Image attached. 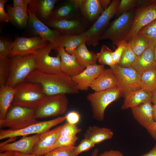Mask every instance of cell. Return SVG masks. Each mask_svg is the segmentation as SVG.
<instances>
[{
	"label": "cell",
	"instance_id": "1",
	"mask_svg": "<svg viewBox=\"0 0 156 156\" xmlns=\"http://www.w3.org/2000/svg\"><path fill=\"white\" fill-rule=\"evenodd\" d=\"M25 81L41 84L47 95L74 94L79 90L72 77L62 71L55 74H47L35 69Z\"/></svg>",
	"mask_w": 156,
	"mask_h": 156
},
{
	"label": "cell",
	"instance_id": "2",
	"mask_svg": "<svg viewBox=\"0 0 156 156\" xmlns=\"http://www.w3.org/2000/svg\"><path fill=\"white\" fill-rule=\"evenodd\" d=\"M15 93L12 105L35 108L46 96L42 86L39 83L24 81L14 88Z\"/></svg>",
	"mask_w": 156,
	"mask_h": 156
},
{
	"label": "cell",
	"instance_id": "3",
	"mask_svg": "<svg viewBox=\"0 0 156 156\" xmlns=\"http://www.w3.org/2000/svg\"><path fill=\"white\" fill-rule=\"evenodd\" d=\"M9 58L10 72L6 85L14 88L25 81L36 69L34 53L18 55Z\"/></svg>",
	"mask_w": 156,
	"mask_h": 156
},
{
	"label": "cell",
	"instance_id": "4",
	"mask_svg": "<svg viewBox=\"0 0 156 156\" xmlns=\"http://www.w3.org/2000/svg\"><path fill=\"white\" fill-rule=\"evenodd\" d=\"M38 122L35 115L34 108L11 105L4 119L0 120V127L19 130Z\"/></svg>",
	"mask_w": 156,
	"mask_h": 156
},
{
	"label": "cell",
	"instance_id": "5",
	"mask_svg": "<svg viewBox=\"0 0 156 156\" xmlns=\"http://www.w3.org/2000/svg\"><path fill=\"white\" fill-rule=\"evenodd\" d=\"M121 96V90L118 87L104 90L94 91L88 94L87 99L90 103L93 118L98 121H103L107 107Z\"/></svg>",
	"mask_w": 156,
	"mask_h": 156
},
{
	"label": "cell",
	"instance_id": "6",
	"mask_svg": "<svg viewBox=\"0 0 156 156\" xmlns=\"http://www.w3.org/2000/svg\"><path fill=\"white\" fill-rule=\"evenodd\" d=\"M135 10V9L131 10L118 16L106 28L100 40L109 39L117 46L124 41L132 27Z\"/></svg>",
	"mask_w": 156,
	"mask_h": 156
},
{
	"label": "cell",
	"instance_id": "7",
	"mask_svg": "<svg viewBox=\"0 0 156 156\" xmlns=\"http://www.w3.org/2000/svg\"><path fill=\"white\" fill-rule=\"evenodd\" d=\"M120 1L111 0L109 6L104 10L91 27L83 33L86 38L87 45L95 47L98 44L101 36L115 15L116 7Z\"/></svg>",
	"mask_w": 156,
	"mask_h": 156
},
{
	"label": "cell",
	"instance_id": "8",
	"mask_svg": "<svg viewBox=\"0 0 156 156\" xmlns=\"http://www.w3.org/2000/svg\"><path fill=\"white\" fill-rule=\"evenodd\" d=\"M68 101L65 94L47 95L34 108L36 119L55 116L64 114L67 111Z\"/></svg>",
	"mask_w": 156,
	"mask_h": 156
},
{
	"label": "cell",
	"instance_id": "9",
	"mask_svg": "<svg viewBox=\"0 0 156 156\" xmlns=\"http://www.w3.org/2000/svg\"><path fill=\"white\" fill-rule=\"evenodd\" d=\"M66 115L47 121H38L23 129L14 130L1 129L0 140L28 136L31 134H41L50 130L52 127L62 123L66 119Z\"/></svg>",
	"mask_w": 156,
	"mask_h": 156
},
{
	"label": "cell",
	"instance_id": "10",
	"mask_svg": "<svg viewBox=\"0 0 156 156\" xmlns=\"http://www.w3.org/2000/svg\"><path fill=\"white\" fill-rule=\"evenodd\" d=\"M54 44L49 42L44 47L36 51L34 55L36 69L47 74H55L61 71V60L59 56L53 57L50 55Z\"/></svg>",
	"mask_w": 156,
	"mask_h": 156
},
{
	"label": "cell",
	"instance_id": "11",
	"mask_svg": "<svg viewBox=\"0 0 156 156\" xmlns=\"http://www.w3.org/2000/svg\"><path fill=\"white\" fill-rule=\"evenodd\" d=\"M111 68L117 77L122 96L125 98L131 92L141 89L140 75L134 68L122 67L118 65Z\"/></svg>",
	"mask_w": 156,
	"mask_h": 156
},
{
	"label": "cell",
	"instance_id": "12",
	"mask_svg": "<svg viewBox=\"0 0 156 156\" xmlns=\"http://www.w3.org/2000/svg\"><path fill=\"white\" fill-rule=\"evenodd\" d=\"M156 19V0L154 2L135 9L131 29L124 40L128 42L144 27Z\"/></svg>",
	"mask_w": 156,
	"mask_h": 156
},
{
	"label": "cell",
	"instance_id": "13",
	"mask_svg": "<svg viewBox=\"0 0 156 156\" xmlns=\"http://www.w3.org/2000/svg\"><path fill=\"white\" fill-rule=\"evenodd\" d=\"M49 42L39 36L18 37L13 42L12 52L8 57L33 53L45 46Z\"/></svg>",
	"mask_w": 156,
	"mask_h": 156
},
{
	"label": "cell",
	"instance_id": "14",
	"mask_svg": "<svg viewBox=\"0 0 156 156\" xmlns=\"http://www.w3.org/2000/svg\"><path fill=\"white\" fill-rule=\"evenodd\" d=\"M27 12L29 22L34 32L42 39L52 43L55 46L61 34L60 32L50 28L43 23L29 8H27Z\"/></svg>",
	"mask_w": 156,
	"mask_h": 156
},
{
	"label": "cell",
	"instance_id": "15",
	"mask_svg": "<svg viewBox=\"0 0 156 156\" xmlns=\"http://www.w3.org/2000/svg\"><path fill=\"white\" fill-rule=\"evenodd\" d=\"M104 69L103 65L96 64L90 66L72 78L79 90H87Z\"/></svg>",
	"mask_w": 156,
	"mask_h": 156
},
{
	"label": "cell",
	"instance_id": "16",
	"mask_svg": "<svg viewBox=\"0 0 156 156\" xmlns=\"http://www.w3.org/2000/svg\"><path fill=\"white\" fill-rule=\"evenodd\" d=\"M40 134L23 136L18 140L11 143H1L0 152L12 151L24 154H32L34 148L38 140Z\"/></svg>",
	"mask_w": 156,
	"mask_h": 156
},
{
	"label": "cell",
	"instance_id": "17",
	"mask_svg": "<svg viewBox=\"0 0 156 156\" xmlns=\"http://www.w3.org/2000/svg\"><path fill=\"white\" fill-rule=\"evenodd\" d=\"M46 24L63 34L78 35L85 32L83 24L78 19H49L47 21Z\"/></svg>",
	"mask_w": 156,
	"mask_h": 156
},
{
	"label": "cell",
	"instance_id": "18",
	"mask_svg": "<svg viewBox=\"0 0 156 156\" xmlns=\"http://www.w3.org/2000/svg\"><path fill=\"white\" fill-rule=\"evenodd\" d=\"M151 103L148 101L131 108L134 118L147 130L153 129L156 124L153 118Z\"/></svg>",
	"mask_w": 156,
	"mask_h": 156
},
{
	"label": "cell",
	"instance_id": "19",
	"mask_svg": "<svg viewBox=\"0 0 156 156\" xmlns=\"http://www.w3.org/2000/svg\"><path fill=\"white\" fill-rule=\"evenodd\" d=\"M62 125L40 134L39 139L35 145L32 154L35 156H43L51 151L58 138Z\"/></svg>",
	"mask_w": 156,
	"mask_h": 156
},
{
	"label": "cell",
	"instance_id": "20",
	"mask_svg": "<svg viewBox=\"0 0 156 156\" xmlns=\"http://www.w3.org/2000/svg\"><path fill=\"white\" fill-rule=\"evenodd\" d=\"M55 49L60 58L62 72L73 77L84 70L85 68L79 64L74 55L67 53L64 48L60 47Z\"/></svg>",
	"mask_w": 156,
	"mask_h": 156
},
{
	"label": "cell",
	"instance_id": "21",
	"mask_svg": "<svg viewBox=\"0 0 156 156\" xmlns=\"http://www.w3.org/2000/svg\"><path fill=\"white\" fill-rule=\"evenodd\" d=\"M118 87L117 77L112 69H104L91 85L90 88L94 91L106 90Z\"/></svg>",
	"mask_w": 156,
	"mask_h": 156
},
{
	"label": "cell",
	"instance_id": "22",
	"mask_svg": "<svg viewBox=\"0 0 156 156\" xmlns=\"http://www.w3.org/2000/svg\"><path fill=\"white\" fill-rule=\"evenodd\" d=\"M86 37L83 33L78 35L61 34L55 45V49L64 47L67 53L73 54L77 47L81 43L86 42Z\"/></svg>",
	"mask_w": 156,
	"mask_h": 156
},
{
	"label": "cell",
	"instance_id": "23",
	"mask_svg": "<svg viewBox=\"0 0 156 156\" xmlns=\"http://www.w3.org/2000/svg\"><path fill=\"white\" fill-rule=\"evenodd\" d=\"M154 45L152 44L150 46L138 56L132 67L140 75L148 70L156 68L154 57Z\"/></svg>",
	"mask_w": 156,
	"mask_h": 156
},
{
	"label": "cell",
	"instance_id": "24",
	"mask_svg": "<svg viewBox=\"0 0 156 156\" xmlns=\"http://www.w3.org/2000/svg\"><path fill=\"white\" fill-rule=\"evenodd\" d=\"M114 135L113 131L109 128L94 125L88 128L84 137L96 144L112 138Z\"/></svg>",
	"mask_w": 156,
	"mask_h": 156
},
{
	"label": "cell",
	"instance_id": "25",
	"mask_svg": "<svg viewBox=\"0 0 156 156\" xmlns=\"http://www.w3.org/2000/svg\"><path fill=\"white\" fill-rule=\"evenodd\" d=\"M86 42L81 43L75 49L73 54L79 64L84 68L96 64L97 53L89 51L87 48Z\"/></svg>",
	"mask_w": 156,
	"mask_h": 156
},
{
	"label": "cell",
	"instance_id": "26",
	"mask_svg": "<svg viewBox=\"0 0 156 156\" xmlns=\"http://www.w3.org/2000/svg\"><path fill=\"white\" fill-rule=\"evenodd\" d=\"M152 92L140 89L131 92L125 97L121 108H131L143 103L151 101Z\"/></svg>",
	"mask_w": 156,
	"mask_h": 156
},
{
	"label": "cell",
	"instance_id": "27",
	"mask_svg": "<svg viewBox=\"0 0 156 156\" xmlns=\"http://www.w3.org/2000/svg\"><path fill=\"white\" fill-rule=\"evenodd\" d=\"M79 9L83 15L89 21L96 20L104 11L100 0H84Z\"/></svg>",
	"mask_w": 156,
	"mask_h": 156
},
{
	"label": "cell",
	"instance_id": "28",
	"mask_svg": "<svg viewBox=\"0 0 156 156\" xmlns=\"http://www.w3.org/2000/svg\"><path fill=\"white\" fill-rule=\"evenodd\" d=\"M57 0H31L29 4L31 11L36 12L43 20H49L52 13L54 5Z\"/></svg>",
	"mask_w": 156,
	"mask_h": 156
},
{
	"label": "cell",
	"instance_id": "29",
	"mask_svg": "<svg viewBox=\"0 0 156 156\" xmlns=\"http://www.w3.org/2000/svg\"><path fill=\"white\" fill-rule=\"evenodd\" d=\"M15 93L14 88L7 85L0 87V120L4 119L12 104Z\"/></svg>",
	"mask_w": 156,
	"mask_h": 156
},
{
	"label": "cell",
	"instance_id": "30",
	"mask_svg": "<svg viewBox=\"0 0 156 156\" xmlns=\"http://www.w3.org/2000/svg\"><path fill=\"white\" fill-rule=\"evenodd\" d=\"M6 9L13 23L21 27L26 26L29 19L27 7L7 5Z\"/></svg>",
	"mask_w": 156,
	"mask_h": 156
},
{
	"label": "cell",
	"instance_id": "31",
	"mask_svg": "<svg viewBox=\"0 0 156 156\" xmlns=\"http://www.w3.org/2000/svg\"><path fill=\"white\" fill-rule=\"evenodd\" d=\"M128 42L129 43L134 52L138 56H140L150 46L153 44L139 32Z\"/></svg>",
	"mask_w": 156,
	"mask_h": 156
},
{
	"label": "cell",
	"instance_id": "32",
	"mask_svg": "<svg viewBox=\"0 0 156 156\" xmlns=\"http://www.w3.org/2000/svg\"><path fill=\"white\" fill-rule=\"evenodd\" d=\"M141 88L151 92L156 89V68L146 70L140 75Z\"/></svg>",
	"mask_w": 156,
	"mask_h": 156
},
{
	"label": "cell",
	"instance_id": "33",
	"mask_svg": "<svg viewBox=\"0 0 156 156\" xmlns=\"http://www.w3.org/2000/svg\"><path fill=\"white\" fill-rule=\"evenodd\" d=\"M77 9L74 5L69 0L67 3L53 12L49 19H69L73 13Z\"/></svg>",
	"mask_w": 156,
	"mask_h": 156
},
{
	"label": "cell",
	"instance_id": "34",
	"mask_svg": "<svg viewBox=\"0 0 156 156\" xmlns=\"http://www.w3.org/2000/svg\"><path fill=\"white\" fill-rule=\"evenodd\" d=\"M138 57L132 50L129 42H128L117 65L122 67L132 68Z\"/></svg>",
	"mask_w": 156,
	"mask_h": 156
},
{
	"label": "cell",
	"instance_id": "35",
	"mask_svg": "<svg viewBox=\"0 0 156 156\" xmlns=\"http://www.w3.org/2000/svg\"><path fill=\"white\" fill-rule=\"evenodd\" d=\"M112 52L106 45H102L100 51L97 53V60L100 64L107 65L110 68L115 65L112 57Z\"/></svg>",
	"mask_w": 156,
	"mask_h": 156
},
{
	"label": "cell",
	"instance_id": "36",
	"mask_svg": "<svg viewBox=\"0 0 156 156\" xmlns=\"http://www.w3.org/2000/svg\"><path fill=\"white\" fill-rule=\"evenodd\" d=\"M10 72L9 57L0 58V87L6 85Z\"/></svg>",
	"mask_w": 156,
	"mask_h": 156
},
{
	"label": "cell",
	"instance_id": "37",
	"mask_svg": "<svg viewBox=\"0 0 156 156\" xmlns=\"http://www.w3.org/2000/svg\"><path fill=\"white\" fill-rule=\"evenodd\" d=\"M138 0H121L117 6L115 12L116 16L137 8Z\"/></svg>",
	"mask_w": 156,
	"mask_h": 156
},
{
	"label": "cell",
	"instance_id": "38",
	"mask_svg": "<svg viewBox=\"0 0 156 156\" xmlns=\"http://www.w3.org/2000/svg\"><path fill=\"white\" fill-rule=\"evenodd\" d=\"M139 32L154 45L156 44V19L143 27Z\"/></svg>",
	"mask_w": 156,
	"mask_h": 156
},
{
	"label": "cell",
	"instance_id": "39",
	"mask_svg": "<svg viewBox=\"0 0 156 156\" xmlns=\"http://www.w3.org/2000/svg\"><path fill=\"white\" fill-rule=\"evenodd\" d=\"M78 139L76 135L59 137L52 147L51 151L59 147L75 146Z\"/></svg>",
	"mask_w": 156,
	"mask_h": 156
},
{
	"label": "cell",
	"instance_id": "40",
	"mask_svg": "<svg viewBox=\"0 0 156 156\" xmlns=\"http://www.w3.org/2000/svg\"><path fill=\"white\" fill-rule=\"evenodd\" d=\"M75 146L59 147L48 152L43 156H76Z\"/></svg>",
	"mask_w": 156,
	"mask_h": 156
},
{
	"label": "cell",
	"instance_id": "41",
	"mask_svg": "<svg viewBox=\"0 0 156 156\" xmlns=\"http://www.w3.org/2000/svg\"><path fill=\"white\" fill-rule=\"evenodd\" d=\"M81 131V129L79 128L76 125L70 124L66 122L62 125L58 137L76 135Z\"/></svg>",
	"mask_w": 156,
	"mask_h": 156
},
{
	"label": "cell",
	"instance_id": "42",
	"mask_svg": "<svg viewBox=\"0 0 156 156\" xmlns=\"http://www.w3.org/2000/svg\"><path fill=\"white\" fill-rule=\"evenodd\" d=\"M13 42L6 39H0V58L8 57L12 48Z\"/></svg>",
	"mask_w": 156,
	"mask_h": 156
},
{
	"label": "cell",
	"instance_id": "43",
	"mask_svg": "<svg viewBox=\"0 0 156 156\" xmlns=\"http://www.w3.org/2000/svg\"><path fill=\"white\" fill-rule=\"evenodd\" d=\"M95 145L88 139L84 138L79 144L77 146H75V153L76 156L90 150L94 147Z\"/></svg>",
	"mask_w": 156,
	"mask_h": 156
},
{
	"label": "cell",
	"instance_id": "44",
	"mask_svg": "<svg viewBox=\"0 0 156 156\" xmlns=\"http://www.w3.org/2000/svg\"><path fill=\"white\" fill-rule=\"evenodd\" d=\"M128 42L123 41L117 46L114 51H112V56L113 63L115 65H117L121 56L126 49Z\"/></svg>",
	"mask_w": 156,
	"mask_h": 156
},
{
	"label": "cell",
	"instance_id": "45",
	"mask_svg": "<svg viewBox=\"0 0 156 156\" xmlns=\"http://www.w3.org/2000/svg\"><path fill=\"white\" fill-rule=\"evenodd\" d=\"M7 0H0V20L1 22L5 23H12V21L5 11V4Z\"/></svg>",
	"mask_w": 156,
	"mask_h": 156
},
{
	"label": "cell",
	"instance_id": "46",
	"mask_svg": "<svg viewBox=\"0 0 156 156\" xmlns=\"http://www.w3.org/2000/svg\"><path fill=\"white\" fill-rule=\"evenodd\" d=\"M67 122L70 124L76 125L80 119V115L77 111H73L66 114Z\"/></svg>",
	"mask_w": 156,
	"mask_h": 156
},
{
	"label": "cell",
	"instance_id": "47",
	"mask_svg": "<svg viewBox=\"0 0 156 156\" xmlns=\"http://www.w3.org/2000/svg\"><path fill=\"white\" fill-rule=\"evenodd\" d=\"M98 156H125L120 151L111 150L106 151Z\"/></svg>",
	"mask_w": 156,
	"mask_h": 156
},
{
	"label": "cell",
	"instance_id": "48",
	"mask_svg": "<svg viewBox=\"0 0 156 156\" xmlns=\"http://www.w3.org/2000/svg\"><path fill=\"white\" fill-rule=\"evenodd\" d=\"M31 1V0H13V6L27 7Z\"/></svg>",
	"mask_w": 156,
	"mask_h": 156
},
{
	"label": "cell",
	"instance_id": "49",
	"mask_svg": "<svg viewBox=\"0 0 156 156\" xmlns=\"http://www.w3.org/2000/svg\"><path fill=\"white\" fill-rule=\"evenodd\" d=\"M138 156H156V143L153 148L149 152Z\"/></svg>",
	"mask_w": 156,
	"mask_h": 156
},
{
	"label": "cell",
	"instance_id": "50",
	"mask_svg": "<svg viewBox=\"0 0 156 156\" xmlns=\"http://www.w3.org/2000/svg\"><path fill=\"white\" fill-rule=\"evenodd\" d=\"M101 6L104 10L110 5L111 1L110 0H100Z\"/></svg>",
	"mask_w": 156,
	"mask_h": 156
},
{
	"label": "cell",
	"instance_id": "51",
	"mask_svg": "<svg viewBox=\"0 0 156 156\" xmlns=\"http://www.w3.org/2000/svg\"><path fill=\"white\" fill-rule=\"evenodd\" d=\"M147 131L153 139L156 142V124L153 129L147 130Z\"/></svg>",
	"mask_w": 156,
	"mask_h": 156
},
{
	"label": "cell",
	"instance_id": "52",
	"mask_svg": "<svg viewBox=\"0 0 156 156\" xmlns=\"http://www.w3.org/2000/svg\"><path fill=\"white\" fill-rule=\"evenodd\" d=\"M14 153L12 151H6L0 152V156H14Z\"/></svg>",
	"mask_w": 156,
	"mask_h": 156
},
{
	"label": "cell",
	"instance_id": "53",
	"mask_svg": "<svg viewBox=\"0 0 156 156\" xmlns=\"http://www.w3.org/2000/svg\"><path fill=\"white\" fill-rule=\"evenodd\" d=\"M152 113L153 120L156 122V104H154L153 105Z\"/></svg>",
	"mask_w": 156,
	"mask_h": 156
},
{
	"label": "cell",
	"instance_id": "54",
	"mask_svg": "<svg viewBox=\"0 0 156 156\" xmlns=\"http://www.w3.org/2000/svg\"><path fill=\"white\" fill-rule=\"evenodd\" d=\"M151 101L154 104H156V89L152 93Z\"/></svg>",
	"mask_w": 156,
	"mask_h": 156
},
{
	"label": "cell",
	"instance_id": "55",
	"mask_svg": "<svg viewBox=\"0 0 156 156\" xmlns=\"http://www.w3.org/2000/svg\"><path fill=\"white\" fill-rule=\"evenodd\" d=\"M14 156H35L33 154L27 155L18 152H15Z\"/></svg>",
	"mask_w": 156,
	"mask_h": 156
},
{
	"label": "cell",
	"instance_id": "56",
	"mask_svg": "<svg viewBox=\"0 0 156 156\" xmlns=\"http://www.w3.org/2000/svg\"><path fill=\"white\" fill-rule=\"evenodd\" d=\"M99 150L97 149H95L92 152L91 156H98Z\"/></svg>",
	"mask_w": 156,
	"mask_h": 156
},
{
	"label": "cell",
	"instance_id": "57",
	"mask_svg": "<svg viewBox=\"0 0 156 156\" xmlns=\"http://www.w3.org/2000/svg\"><path fill=\"white\" fill-rule=\"evenodd\" d=\"M154 57L155 61L156 63V44L154 45Z\"/></svg>",
	"mask_w": 156,
	"mask_h": 156
}]
</instances>
